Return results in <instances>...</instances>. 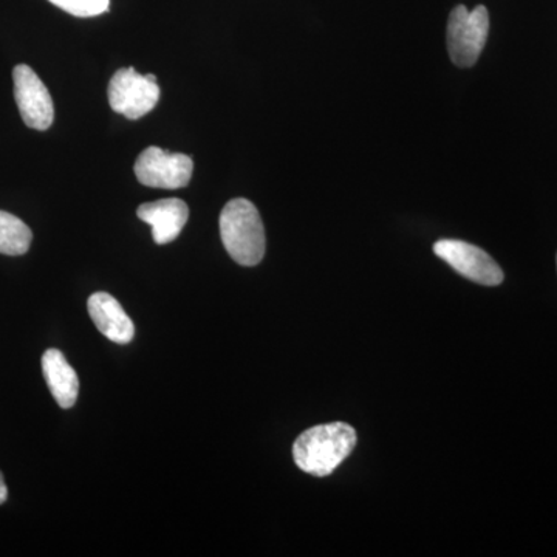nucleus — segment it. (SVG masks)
Segmentation results:
<instances>
[{"label":"nucleus","mask_w":557,"mask_h":557,"mask_svg":"<svg viewBox=\"0 0 557 557\" xmlns=\"http://www.w3.org/2000/svg\"><path fill=\"white\" fill-rule=\"evenodd\" d=\"M110 108L129 120L148 115L160 100L156 75H139L134 67L120 69L109 83Z\"/></svg>","instance_id":"obj_4"},{"label":"nucleus","mask_w":557,"mask_h":557,"mask_svg":"<svg viewBox=\"0 0 557 557\" xmlns=\"http://www.w3.org/2000/svg\"><path fill=\"white\" fill-rule=\"evenodd\" d=\"M14 98L22 120L30 129H50L54 120L53 100L46 84L28 65L20 64L13 70Z\"/></svg>","instance_id":"obj_7"},{"label":"nucleus","mask_w":557,"mask_h":557,"mask_svg":"<svg viewBox=\"0 0 557 557\" xmlns=\"http://www.w3.org/2000/svg\"><path fill=\"white\" fill-rule=\"evenodd\" d=\"M7 498H9V487H7L5 479L0 472V505L5 504Z\"/></svg>","instance_id":"obj_13"},{"label":"nucleus","mask_w":557,"mask_h":557,"mask_svg":"<svg viewBox=\"0 0 557 557\" xmlns=\"http://www.w3.org/2000/svg\"><path fill=\"white\" fill-rule=\"evenodd\" d=\"M137 215L152 226L156 244L166 245L174 242L185 228L189 218L188 205L180 199H164L145 203L138 208Z\"/></svg>","instance_id":"obj_8"},{"label":"nucleus","mask_w":557,"mask_h":557,"mask_svg":"<svg viewBox=\"0 0 557 557\" xmlns=\"http://www.w3.org/2000/svg\"><path fill=\"white\" fill-rule=\"evenodd\" d=\"M42 372L51 395L62 409L75 406L78 399L79 380L75 369L57 348H50L42 357Z\"/></svg>","instance_id":"obj_10"},{"label":"nucleus","mask_w":557,"mask_h":557,"mask_svg":"<svg viewBox=\"0 0 557 557\" xmlns=\"http://www.w3.org/2000/svg\"><path fill=\"white\" fill-rule=\"evenodd\" d=\"M49 2L76 17L100 16L110 7V0H49Z\"/></svg>","instance_id":"obj_12"},{"label":"nucleus","mask_w":557,"mask_h":557,"mask_svg":"<svg viewBox=\"0 0 557 557\" xmlns=\"http://www.w3.org/2000/svg\"><path fill=\"white\" fill-rule=\"evenodd\" d=\"M220 237L242 267H255L265 256V230L258 208L247 199H234L220 214Z\"/></svg>","instance_id":"obj_2"},{"label":"nucleus","mask_w":557,"mask_h":557,"mask_svg":"<svg viewBox=\"0 0 557 557\" xmlns=\"http://www.w3.org/2000/svg\"><path fill=\"white\" fill-rule=\"evenodd\" d=\"M91 321L106 338L116 344H129L135 336V325L119 300L104 292L95 293L87 302Z\"/></svg>","instance_id":"obj_9"},{"label":"nucleus","mask_w":557,"mask_h":557,"mask_svg":"<svg viewBox=\"0 0 557 557\" xmlns=\"http://www.w3.org/2000/svg\"><path fill=\"white\" fill-rule=\"evenodd\" d=\"M357 442V432L350 424H319L296 438L293 458L307 474L327 478L350 456Z\"/></svg>","instance_id":"obj_1"},{"label":"nucleus","mask_w":557,"mask_h":557,"mask_svg":"<svg viewBox=\"0 0 557 557\" xmlns=\"http://www.w3.org/2000/svg\"><path fill=\"white\" fill-rule=\"evenodd\" d=\"M434 252L445 260L461 276L485 285L497 287L504 282V271L496 260L482 248L463 240L443 239L434 245Z\"/></svg>","instance_id":"obj_6"},{"label":"nucleus","mask_w":557,"mask_h":557,"mask_svg":"<svg viewBox=\"0 0 557 557\" xmlns=\"http://www.w3.org/2000/svg\"><path fill=\"white\" fill-rule=\"evenodd\" d=\"M32 240V230L20 218L0 211V255H25L30 249Z\"/></svg>","instance_id":"obj_11"},{"label":"nucleus","mask_w":557,"mask_h":557,"mask_svg":"<svg viewBox=\"0 0 557 557\" xmlns=\"http://www.w3.org/2000/svg\"><path fill=\"white\" fill-rule=\"evenodd\" d=\"M135 175L148 188L180 189L193 177V159L185 153H170L150 146L139 153L134 166Z\"/></svg>","instance_id":"obj_5"},{"label":"nucleus","mask_w":557,"mask_h":557,"mask_svg":"<svg viewBox=\"0 0 557 557\" xmlns=\"http://www.w3.org/2000/svg\"><path fill=\"white\" fill-rule=\"evenodd\" d=\"M490 32V14L486 7L479 5L469 11L457 5L448 22V50L450 60L458 67H472L485 49Z\"/></svg>","instance_id":"obj_3"}]
</instances>
